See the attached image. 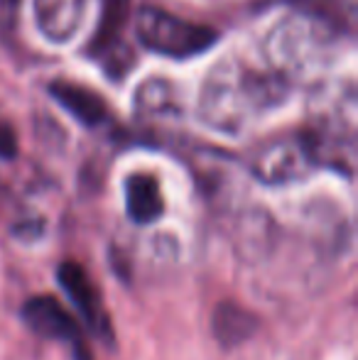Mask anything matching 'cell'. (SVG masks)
Wrapping results in <instances>:
<instances>
[{"label":"cell","instance_id":"obj_1","mask_svg":"<svg viewBox=\"0 0 358 360\" xmlns=\"http://www.w3.org/2000/svg\"><path fill=\"white\" fill-rule=\"evenodd\" d=\"M287 84L236 59L216 64L204 79L199 96V118L216 133L241 135L260 115L282 103Z\"/></svg>","mask_w":358,"mask_h":360},{"label":"cell","instance_id":"obj_2","mask_svg":"<svg viewBox=\"0 0 358 360\" xmlns=\"http://www.w3.org/2000/svg\"><path fill=\"white\" fill-rule=\"evenodd\" d=\"M341 30L326 15L292 13L282 18L265 37V57L275 76L285 84L317 76L329 67Z\"/></svg>","mask_w":358,"mask_h":360},{"label":"cell","instance_id":"obj_3","mask_svg":"<svg viewBox=\"0 0 358 360\" xmlns=\"http://www.w3.org/2000/svg\"><path fill=\"white\" fill-rule=\"evenodd\" d=\"M135 32L145 49L170 59H189L209 52L219 34L214 27L177 18L162 8H143L135 20Z\"/></svg>","mask_w":358,"mask_h":360},{"label":"cell","instance_id":"obj_4","mask_svg":"<svg viewBox=\"0 0 358 360\" xmlns=\"http://www.w3.org/2000/svg\"><path fill=\"white\" fill-rule=\"evenodd\" d=\"M20 316H23L25 326L37 333V336L72 343L74 358L91 360L87 343H84V336H82V326H79L77 319L67 311V307H62L54 297L39 294V297L27 299V302L23 304V309H20Z\"/></svg>","mask_w":358,"mask_h":360},{"label":"cell","instance_id":"obj_5","mask_svg":"<svg viewBox=\"0 0 358 360\" xmlns=\"http://www.w3.org/2000/svg\"><path fill=\"white\" fill-rule=\"evenodd\" d=\"M57 282L69 297V302L79 309L89 331H94L101 341L113 343V328H110L103 302H101V294L96 289L94 280L89 277V272L79 262H62L57 270Z\"/></svg>","mask_w":358,"mask_h":360},{"label":"cell","instance_id":"obj_6","mask_svg":"<svg viewBox=\"0 0 358 360\" xmlns=\"http://www.w3.org/2000/svg\"><path fill=\"white\" fill-rule=\"evenodd\" d=\"M314 165L317 162L312 157L307 138H282L268 145L255 157L253 169L263 181H270V184L280 181L282 184V181L305 176Z\"/></svg>","mask_w":358,"mask_h":360},{"label":"cell","instance_id":"obj_7","mask_svg":"<svg viewBox=\"0 0 358 360\" xmlns=\"http://www.w3.org/2000/svg\"><path fill=\"white\" fill-rule=\"evenodd\" d=\"M37 30L52 44H67L79 34L87 15V0H32Z\"/></svg>","mask_w":358,"mask_h":360},{"label":"cell","instance_id":"obj_8","mask_svg":"<svg viewBox=\"0 0 358 360\" xmlns=\"http://www.w3.org/2000/svg\"><path fill=\"white\" fill-rule=\"evenodd\" d=\"M49 94H52V98L57 101L69 115H74V118L82 125H87V128L101 125L106 120V115H108L106 101L101 98L96 91L74 84V81H64V79L54 81V84L49 86Z\"/></svg>","mask_w":358,"mask_h":360},{"label":"cell","instance_id":"obj_9","mask_svg":"<svg viewBox=\"0 0 358 360\" xmlns=\"http://www.w3.org/2000/svg\"><path fill=\"white\" fill-rule=\"evenodd\" d=\"M101 18L94 37H91L89 52L98 59H106L115 52L128 49L123 39V27L130 15V0H101Z\"/></svg>","mask_w":358,"mask_h":360},{"label":"cell","instance_id":"obj_10","mask_svg":"<svg viewBox=\"0 0 358 360\" xmlns=\"http://www.w3.org/2000/svg\"><path fill=\"white\" fill-rule=\"evenodd\" d=\"M125 211L138 226H148L162 216V191L153 174H130L125 179Z\"/></svg>","mask_w":358,"mask_h":360},{"label":"cell","instance_id":"obj_11","mask_svg":"<svg viewBox=\"0 0 358 360\" xmlns=\"http://www.w3.org/2000/svg\"><path fill=\"white\" fill-rule=\"evenodd\" d=\"M260 328V321L250 309L238 307L234 302H224L216 307L214 319H211V331L214 338L219 341V346L224 348H236L241 343H245L248 338L255 336V331Z\"/></svg>","mask_w":358,"mask_h":360},{"label":"cell","instance_id":"obj_12","mask_svg":"<svg viewBox=\"0 0 358 360\" xmlns=\"http://www.w3.org/2000/svg\"><path fill=\"white\" fill-rule=\"evenodd\" d=\"M135 110L145 118H177L181 105L170 79H150L135 94Z\"/></svg>","mask_w":358,"mask_h":360},{"label":"cell","instance_id":"obj_13","mask_svg":"<svg viewBox=\"0 0 358 360\" xmlns=\"http://www.w3.org/2000/svg\"><path fill=\"white\" fill-rule=\"evenodd\" d=\"M18 155V138L8 123H0V160H13Z\"/></svg>","mask_w":358,"mask_h":360},{"label":"cell","instance_id":"obj_14","mask_svg":"<svg viewBox=\"0 0 358 360\" xmlns=\"http://www.w3.org/2000/svg\"><path fill=\"white\" fill-rule=\"evenodd\" d=\"M336 3H339V10H346V15H349V18H354L356 0H336Z\"/></svg>","mask_w":358,"mask_h":360}]
</instances>
